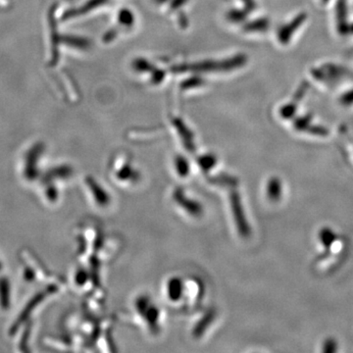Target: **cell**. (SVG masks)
Wrapping results in <instances>:
<instances>
[{"mask_svg":"<svg viewBox=\"0 0 353 353\" xmlns=\"http://www.w3.org/2000/svg\"><path fill=\"white\" fill-rule=\"evenodd\" d=\"M320 240L325 245H331L334 240V234L331 230L324 229L320 234Z\"/></svg>","mask_w":353,"mask_h":353,"instance_id":"6da1fadb","label":"cell"},{"mask_svg":"<svg viewBox=\"0 0 353 353\" xmlns=\"http://www.w3.org/2000/svg\"><path fill=\"white\" fill-rule=\"evenodd\" d=\"M336 350V343L333 341H328V343L325 345L324 352H333Z\"/></svg>","mask_w":353,"mask_h":353,"instance_id":"7a4b0ae2","label":"cell"}]
</instances>
